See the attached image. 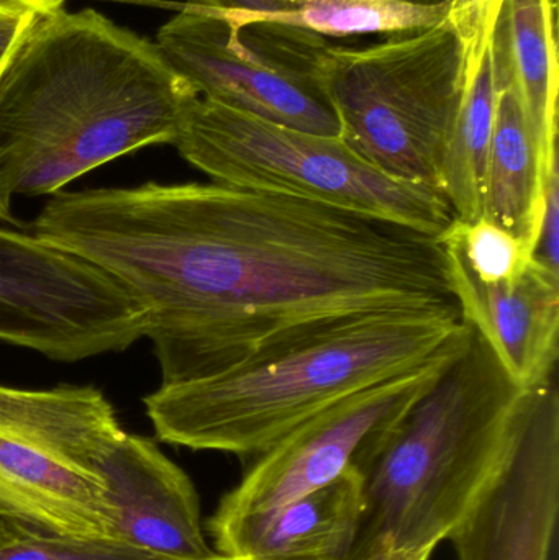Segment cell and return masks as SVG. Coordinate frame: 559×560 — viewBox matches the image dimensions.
<instances>
[{
  "instance_id": "obj_1",
  "label": "cell",
  "mask_w": 559,
  "mask_h": 560,
  "mask_svg": "<svg viewBox=\"0 0 559 560\" xmlns=\"http://www.w3.org/2000/svg\"><path fill=\"white\" fill-rule=\"evenodd\" d=\"M32 233L143 308L161 385L337 319L458 310L439 240L213 180L58 192Z\"/></svg>"
},
{
  "instance_id": "obj_2",
  "label": "cell",
  "mask_w": 559,
  "mask_h": 560,
  "mask_svg": "<svg viewBox=\"0 0 559 560\" xmlns=\"http://www.w3.org/2000/svg\"><path fill=\"white\" fill-rule=\"evenodd\" d=\"M197 97L156 43L97 10L43 13L0 72V199L55 196L125 154L173 144Z\"/></svg>"
},
{
  "instance_id": "obj_3",
  "label": "cell",
  "mask_w": 559,
  "mask_h": 560,
  "mask_svg": "<svg viewBox=\"0 0 559 560\" xmlns=\"http://www.w3.org/2000/svg\"><path fill=\"white\" fill-rule=\"evenodd\" d=\"M465 331L458 310L350 316L216 374L160 385L144 410L171 446L256 457L348 395L432 361Z\"/></svg>"
},
{
  "instance_id": "obj_4",
  "label": "cell",
  "mask_w": 559,
  "mask_h": 560,
  "mask_svg": "<svg viewBox=\"0 0 559 560\" xmlns=\"http://www.w3.org/2000/svg\"><path fill=\"white\" fill-rule=\"evenodd\" d=\"M468 328L458 354L394 424L371 464L354 555L374 542L435 551L514 456L537 388L515 382Z\"/></svg>"
},
{
  "instance_id": "obj_5",
  "label": "cell",
  "mask_w": 559,
  "mask_h": 560,
  "mask_svg": "<svg viewBox=\"0 0 559 560\" xmlns=\"http://www.w3.org/2000/svg\"><path fill=\"white\" fill-rule=\"evenodd\" d=\"M468 61L469 39L452 15L376 45L330 46L325 88L338 137L381 173L439 192Z\"/></svg>"
},
{
  "instance_id": "obj_6",
  "label": "cell",
  "mask_w": 559,
  "mask_h": 560,
  "mask_svg": "<svg viewBox=\"0 0 559 560\" xmlns=\"http://www.w3.org/2000/svg\"><path fill=\"white\" fill-rule=\"evenodd\" d=\"M173 147L213 183L281 194L439 240L453 212L436 190L394 179L340 137L307 133L197 97Z\"/></svg>"
},
{
  "instance_id": "obj_7",
  "label": "cell",
  "mask_w": 559,
  "mask_h": 560,
  "mask_svg": "<svg viewBox=\"0 0 559 560\" xmlns=\"http://www.w3.org/2000/svg\"><path fill=\"white\" fill-rule=\"evenodd\" d=\"M124 436L97 388L0 384V520L42 535L112 539L104 466Z\"/></svg>"
},
{
  "instance_id": "obj_8",
  "label": "cell",
  "mask_w": 559,
  "mask_h": 560,
  "mask_svg": "<svg viewBox=\"0 0 559 560\" xmlns=\"http://www.w3.org/2000/svg\"><path fill=\"white\" fill-rule=\"evenodd\" d=\"M200 98L307 133L338 137L325 88L327 39L249 10L187 2L156 39Z\"/></svg>"
},
{
  "instance_id": "obj_9",
  "label": "cell",
  "mask_w": 559,
  "mask_h": 560,
  "mask_svg": "<svg viewBox=\"0 0 559 560\" xmlns=\"http://www.w3.org/2000/svg\"><path fill=\"white\" fill-rule=\"evenodd\" d=\"M144 335L143 308L104 272L33 233L0 229V341L78 362Z\"/></svg>"
},
{
  "instance_id": "obj_10",
  "label": "cell",
  "mask_w": 559,
  "mask_h": 560,
  "mask_svg": "<svg viewBox=\"0 0 559 560\" xmlns=\"http://www.w3.org/2000/svg\"><path fill=\"white\" fill-rule=\"evenodd\" d=\"M468 332L466 325L465 335L427 364L348 395L299 424L256 456L238 486L222 497L210 520L222 522L269 512L322 489L350 469L366 477L394 424L458 354Z\"/></svg>"
},
{
  "instance_id": "obj_11",
  "label": "cell",
  "mask_w": 559,
  "mask_h": 560,
  "mask_svg": "<svg viewBox=\"0 0 559 560\" xmlns=\"http://www.w3.org/2000/svg\"><path fill=\"white\" fill-rule=\"evenodd\" d=\"M559 515L557 378L535 392L514 456L453 529L458 560H550Z\"/></svg>"
},
{
  "instance_id": "obj_12",
  "label": "cell",
  "mask_w": 559,
  "mask_h": 560,
  "mask_svg": "<svg viewBox=\"0 0 559 560\" xmlns=\"http://www.w3.org/2000/svg\"><path fill=\"white\" fill-rule=\"evenodd\" d=\"M450 287L463 322L498 355L522 387L535 388L557 378L559 276L534 259L514 279L486 282L442 243Z\"/></svg>"
},
{
  "instance_id": "obj_13",
  "label": "cell",
  "mask_w": 559,
  "mask_h": 560,
  "mask_svg": "<svg viewBox=\"0 0 559 560\" xmlns=\"http://www.w3.org/2000/svg\"><path fill=\"white\" fill-rule=\"evenodd\" d=\"M112 539L164 560H209L190 477L150 438L125 433L104 466Z\"/></svg>"
},
{
  "instance_id": "obj_14",
  "label": "cell",
  "mask_w": 559,
  "mask_h": 560,
  "mask_svg": "<svg viewBox=\"0 0 559 560\" xmlns=\"http://www.w3.org/2000/svg\"><path fill=\"white\" fill-rule=\"evenodd\" d=\"M364 476L358 469L269 512L207 520L213 551L229 560H351L363 526Z\"/></svg>"
},
{
  "instance_id": "obj_15",
  "label": "cell",
  "mask_w": 559,
  "mask_h": 560,
  "mask_svg": "<svg viewBox=\"0 0 559 560\" xmlns=\"http://www.w3.org/2000/svg\"><path fill=\"white\" fill-rule=\"evenodd\" d=\"M489 51L496 92L514 89L548 173L558 164L557 0H501Z\"/></svg>"
},
{
  "instance_id": "obj_16",
  "label": "cell",
  "mask_w": 559,
  "mask_h": 560,
  "mask_svg": "<svg viewBox=\"0 0 559 560\" xmlns=\"http://www.w3.org/2000/svg\"><path fill=\"white\" fill-rule=\"evenodd\" d=\"M550 171L541 163L517 94L505 85L496 102L482 217L527 243L534 253Z\"/></svg>"
},
{
  "instance_id": "obj_17",
  "label": "cell",
  "mask_w": 559,
  "mask_h": 560,
  "mask_svg": "<svg viewBox=\"0 0 559 560\" xmlns=\"http://www.w3.org/2000/svg\"><path fill=\"white\" fill-rule=\"evenodd\" d=\"M492 20L494 16L486 20L469 38L465 95L440 167L439 192L452 209L453 217L463 222H475L482 217L498 102L489 51Z\"/></svg>"
},
{
  "instance_id": "obj_18",
  "label": "cell",
  "mask_w": 559,
  "mask_h": 560,
  "mask_svg": "<svg viewBox=\"0 0 559 560\" xmlns=\"http://www.w3.org/2000/svg\"><path fill=\"white\" fill-rule=\"evenodd\" d=\"M253 13L327 39L420 32L449 20L452 5L404 0H294L289 9Z\"/></svg>"
},
{
  "instance_id": "obj_19",
  "label": "cell",
  "mask_w": 559,
  "mask_h": 560,
  "mask_svg": "<svg viewBox=\"0 0 559 560\" xmlns=\"http://www.w3.org/2000/svg\"><path fill=\"white\" fill-rule=\"evenodd\" d=\"M439 242L452 245L466 266L486 282L517 278L535 259L527 243L486 217L475 222L453 219Z\"/></svg>"
},
{
  "instance_id": "obj_20",
  "label": "cell",
  "mask_w": 559,
  "mask_h": 560,
  "mask_svg": "<svg viewBox=\"0 0 559 560\" xmlns=\"http://www.w3.org/2000/svg\"><path fill=\"white\" fill-rule=\"evenodd\" d=\"M0 560H164L110 538H69L19 529L0 545Z\"/></svg>"
},
{
  "instance_id": "obj_21",
  "label": "cell",
  "mask_w": 559,
  "mask_h": 560,
  "mask_svg": "<svg viewBox=\"0 0 559 560\" xmlns=\"http://www.w3.org/2000/svg\"><path fill=\"white\" fill-rule=\"evenodd\" d=\"M535 259L548 271L559 276V164L551 167L545 187V207Z\"/></svg>"
},
{
  "instance_id": "obj_22",
  "label": "cell",
  "mask_w": 559,
  "mask_h": 560,
  "mask_svg": "<svg viewBox=\"0 0 559 560\" xmlns=\"http://www.w3.org/2000/svg\"><path fill=\"white\" fill-rule=\"evenodd\" d=\"M39 15L33 10L0 9V72Z\"/></svg>"
},
{
  "instance_id": "obj_23",
  "label": "cell",
  "mask_w": 559,
  "mask_h": 560,
  "mask_svg": "<svg viewBox=\"0 0 559 560\" xmlns=\"http://www.w3.org/2000/svg\"><path fill=\"white\" fill-rule=\"evenodd\" d=\"M499 3L501 0H453L452 19L469 39Z\"/></svg>"
},
{
  "instance_id": "obj_24",
  "label": "cell",
  "mask_w": 559,
  "mask_h": 560,
  "mask_svg": "<svg viewBox=\"0 0 559 560\" xmlns=\"http://www.w3.org/2000/svg\"><path fill=\"white\" fill-rule=\"evenodd\" d=\"M433 551H407V549H396L393 546L374 542L370 548L358 551L351 560H430Z\"/></svg>"
},
{
  "instance_id": "obj_25",
  "label": "cell",
  "mask_w": 559,
  "mask_h": 560,
  "mask_svg": "<svg viewBox=\"0 0 559 560\" xmlns=\"http://www.w3.org/2000/svg\"><path fill=\"white\" fill-rule=\"evenodd\" d=\"M200 5L212 7L220 10H253V12H268V10L289 9L294 0H190Z\"/></svg>"
},
{
  "instance_id": "obj_26",
  "label": "cell",
  "mask_w": 559,
  "mask_h": 560,
  "mask_svg": "<svg viewBox=\"0 0 559 560\" xmlns=\"http://www.w3.org/2000/svg\"><path fill=\"white\" fill-rule=\"evenodd\" d=\"M65 0H0V9H25L36 13H49L62 9Z\"/></svg>"
},
{
  "instance_id": "obj_27",
  "label": "cell",
  "mask_w": 559,
  "mask_h": 560,
  "mask_svg": "<svg viewBox=\"0 0 559 560\" xmlns=\"http://www.w3.org/2000/svg\"><path fill=\"white\" fill-rule=\"evenodd\" d=\"M19 526L9 525V523L3 522V520H0V545H3V542L9 541L10 538H12L13 535H16V532H19Z\"/></svg>"
},
{
  "instance_id": "obj_28",
  "label": "cell",
  "mask_w": 559,
  "mask_h": 560,
  "mask_svg": "<svg viewBox=\"0 0 559 560\" xmlns=\"http://www.w3.org/2000/svg\"><path fill=\"white\" fill-rule=\"evenodd\" d=\"M0 220L5 223H16L15 217L12 215V207L2 202V199H0Z\"/></svg>"
},
{
  "instance_id": "obj_29",
  "label": "cell",
  "mask_w": 559,
  "mask_h": 560,
  "mask_svg": "<svg viewBox=\"0 0 559 560\" xmlns=\"http://www.w3.org/2000/svg\"><path fill=\"white\" fill-rule=\"evenodd\" d=\"M404 2L422 3V5H452L453 0H404Z\"/></svg>"
},
{
  "instance_id": "obj_30",
  "label": "cell",
  "mask_w": 559,
  "mask_h": 560,
  "mask_svg": "<svg viewBox=\"0 0 559 560\" xmlns=\"http://www.w3.org/2000/svg\"><path fill=\"white\" fill-rule=\"evenodd\" d=\"M209 560H229L226 558H223V556L217 555L216 558L209 559Z\"/></svg>"
}]
</instances>
